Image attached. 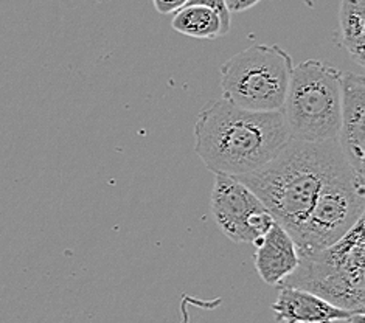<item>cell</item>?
I'll return each instance as SVG.
<instances>
[{"mask_svg":"<svg viewBox=\"0 0 365 323\" xmlns=\"http://www.w3.org/2000/svg\"><path fill=\"white\" fill-rule=\"evenodd\" d=\"M291 140L282 111L252 112L225 100L208 103L195 123V151L213 174L246 176Z\"/></svg>","mask_w":365,"mask_h":323,"instance_id":"6da1fadb","label":"cell"},{"mask_svg":"<svg viewBox=\"0 0 365 323\" xmlns=\"http://www.w3.org/2000/svg\"><path fill=\"white\" fill-rule=\"evenodd\" d=\"M344 155L337 140H291L259 170L235 178L254 193L277 224L292 235L307 220L322 187Z\"/></svg>","mask_w":365,"mask_h":323,"instance_id":"7a4b0ae2","label":"cell"},{"mask_svg":"<svg viewBox=\"0 0 365 323\" xmlns=\"http://www.w3.org/2000/svg\"><path fill=\"white\" fill-rule=\"evenodd\" d=\"M365 216L331 246L303 253L280 286L297 287L353 314L365 311Z\"/></svg>","mask_w":365,"mask_h":323,"instance_id":"3957f363","label":"cell"},{"mask_svg":"<svg viewBox=\"0 0 365 323\" xmlns=\"http://www.w3.org/2000/svg\"><path fill=\"white\" fill-rule=\"evenodd\" d=\"M341 100L342 71L319 59L294 66L282 108L289 137L307 143L336 140Z\"/></svg>","mask_w":365,"mask_h":323,"instance_id":"277c9868","label":"cell"},{"mask_svg":"<svg viewBox=\"0 0 365 323\" xmlns=\"http://www.w3.org/2000/svg\"><path fill=\"white\" fill-rule=\"evenodd\" d=\"M294 63L280 46L254 43L221 66L222 100L252 112L282 111Z\"/></svg>","mask_w":365,"mask_h":323,"instance_id":"5b68a950","label":"cell"},{"mask_svg":"<svg viewBox=\"0 0 365 323\" xmlns=\"http://www.w3.org/2000/svg\"><path fill=\"white\" fill-rule=\"evenodd\" d=\"M364 212L365 179L344 160L329 174L312 210L292 235L299 255L331 246L364 217Z\"/></svg>","mask_w":365,"mask_h":323,"instance_id":"8992f818","label":"cell"},{"mask_svg":"<svg viewBox=\"0 0 365 323\" xmlns=\"http://www.w3.org/2000/svg\"><path fill=\"white\" fill-rule=\"evenodd\" d=\"M210 208L220 230L237 244H255L275 222L245 183L225 174H215Z\"/></svg>","mask_w":365,"mask_h":323,"instance_id":"52a82bcc","label":"cell"},{"mask_svg":"<svg viewBox=\"0 0 365 323\" xmlns=\"http://www.w3.org/2000/svg\"><path fill=\"white\" fill-rule=\"evenodd\" d=\"M337 145L350 167L364 176L365 162V80L362 75L342 72L341 123Z\"/></svg>","mask_w":365,"mask_h":323,"instance_id":"ba28073f","label":"cell"},{"mask_svg":"<svg viewBox=\"0 0 365 323\" xmlns=\"http://www.w3.org/2000/svg\"><path fill=\"white\" fill-rule=\"evenodd\" d=\"M254 246L255 269L269 286H280L299 266V249L289 232L280 224L274 222Z\"/></svg>","mask_w":365,"mask_h":323,"instance_id":"9c48e42d","label":"cell"},{"mask_svg":"<svg viewBox=\"0 0 365 323\" xmlns=\"http://www.w3.org/2000/svg\"><path fill=\"white\" fill-rule=\"evenodd\" d=\"M271 308L278 323H336L353 314L333 307L314 294L289 286H280Z\"/></svg>","mask_w":365,"mask_h":323,"instance_id":"30bf717a","label":"cell"},{"mask_svg":"<svg viewBox=\"0 0 365 323\" xmlns=\"http://www.w3.org/2000/svg\"><path fill=\"white\" fill-rule=\"evenodd\" d=\"M339 43L356 64L365 66V0L339 2Z\"/></svg>","mask_w":365,"mask_h":323,"instance_id":"8fae6325","label":"cell"},{"mask_svg":"<svg viewBox=\"0 0 365 323\" xmlns=\"http://www.w3.org/2000/svg\"><path fill=\"white\" fill-rule=\"evenodd\" d=\"M171 27L184 36L195 39H216L227 34L218 13L202 5H187L175 13Z\"/></svg>","mask_w":365,"mask_h":323,"instance_id":"7c38bea8","label":"cell"},{"mask_svg":"<svg viewBox=\"0 0 365 323\" xmlns=\"http://www.w3.org/2000/svg\"><path fill=\"white\" fill-rule=\"evenodd\" d=\"M187 5H202L210 8L215 13H218V16L221 17V22H222V27L224 31L229 33L230 31V13L227 11V8L224 5V0H188Z\"/></svg>","mask_w":365,"mask_h":323,"instance_id":"4fadbf2b","label":"cell"},{"mask_svg":"<svg viewBox=\"0 0 365 323\" xmlns=\"http://www.w3.org/2000/svg\"><path fill=\"white\" fill-rule=\"evenodd\" d=\"M188 0H153L155 11L159 14H171L178 13L182 8L187 6Z\"/></svg>","mask_w":365,"mask_h":323,"instance_id":"5bb4252c","label":"cell"},{"mask_svg":"<svg viewBox=\"0 0 365 323\" xmlns=\"http://www.w3.org/2000/svg\"><path fill=\"white\" fill-rule=\"evenodd\" d=\"M262 0H224V5L227 8V11L232 13H242L247 11L250 8L258 5Z\"/></svg>","mask_w":365,"mask_h":323,"instance_id":"9a60e30c","label":"cell"},{"mask_svg":"<svg viewBox=\"0 0 365 323\" xmlns=\"http://www.w3.org/2000/svg\"><path fill=\"white\" fill-rule=\"evenodd\" d=\"M346 323H365V317L364 312H358V314H351V316L345 320Z\"/></svg>","mask_w":365,"mask_h":323,"instance_id":"2e32d148","label":"cell"}]
</instances>
